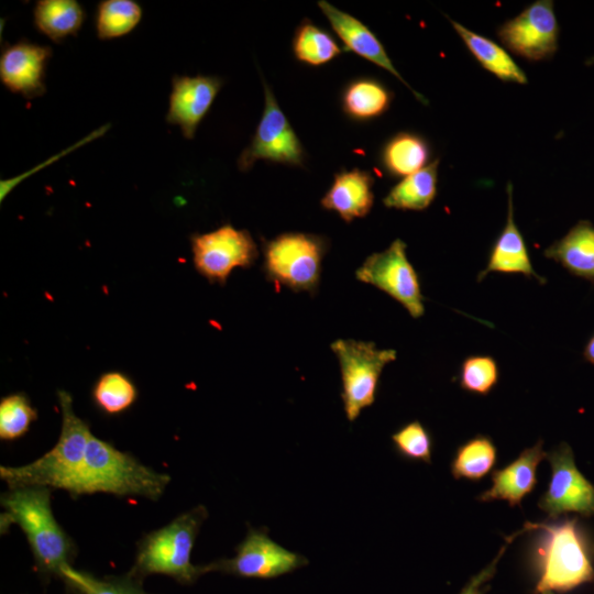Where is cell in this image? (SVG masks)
Listing matches in <instances>:
<instances>
[{
	"instance_id": "8fae6325",
	"label": "cell",
	"mask_w": 594,
	"mask_h": 594,
	"mask_svg": "<svg viewBox=\"0 0 594 594\" xmlns=\"http://www.w3.org/2000/svg\"><path fill=\"white\" fill-rule=\"evenodd\" d=\"M355 275L359 280L377 287L397 300L411 317L424 315L419 278L407 258L406 243L400 239L393 241L386 250L366 257Z\"/></svg>"
},
{
	"instance_id": "4dcf8cb0",
	"label": "cell",
	"mask_w": 594,
	"mask_h": 594,
	"mask_svg": "<svg viewBox=\"0 0 594 594\" xmlns=\"http://www.w3.org/2000/svg\"><path fill=\"white\" fill-rule=\"evenodd\" d=\"M37 419V411L24 393H13L0 400V439L13 441L23 437Z\"/></svg>"
},
{
	"instance_id": "7c38bea8",
	"label": "cell",
	"mask_w": 594,
	"mask_h": 594,
	"mask_svg": "<svg viewBox=\"0 0 594 594\" xmlns=\"http://www.w3.org/2000/svg\"><path fill=\"white\" fill-rule=\"evenodd\" d=\"M308 563L299 553L273 541L265 532L254 528L235 548V556L204 564V572H221L240 578L273 579L290 573Z\"/></svg>"
},
{
	"instance_id": "2e32d148",
	"label": "cell",
	"mask_w": 594,
	"mask_h": 594,
	"mask_svg": "<svg viewBox=\"0 0 594 594\" xmlns=\"http://www.w3.org/2000/svg\"><path fill=\"white\" fill-rule=\"evenodd\" d=\"M318 7L326 15L334 33L342 41L346 50L352 51L360 57L365 58L378 67L387 70L399 81H402L408 89H410L419 102L424 105L428 103L422 95L415 91L403 78L392 63L381 41L363 22L336 8L326 0L318 1Z\"/></svg>"
},
{
	"instance_id": "f546056e",
	"label": "cell",
	"mask_w": 594,
	"mask_h": 594,
	"mask_svg": "<svg viewBox=\"0 0 594 594\" xmlns=\"http://www.w3.org/2000/svg\"><path fill=\"white\" fill-rule=\"evenodd\" d=\"M61 580L75 594H150L143 590L142 580L129 573L98 579L66 564L61 570Z\"/></svg>"
},
{
	"instance_id": "8992f818",
	"label": "cell",
	"mask_w": 594,
	"mask_h": 594,
	"mask_svg": "<svg viewBox=\"0 0 594 594\" xmlns=\"http://www.w3.org/2000/svg\"><path fill=\"white\" fill-rule=\"evenodd\" d=\"M327 240L318 234L285 232L263 246L266 277L294 292L314 293L319 284Z\"/></svg>"
},
{
	"instance_id": "277c9868",
	"label": "cell",
	"mask_w": 594,
	"mask_h": 594,
	"mask_svg": "<svg viewBox=\"0 0 594 594\" xmlns=\"http://www.w3.org/2000/svg\"><path fill=\"white\" fill-rule=\"evenodd\" d=\"M57 399L62 411V428L56 444L29 464L1 465L0 477L9 488L45 486L64 491L79 469L92 432L89 425L75 413L68 392L59 389Z\"/></svg>"
},
{
	"instance_id": "74e56055",
	"label": "cell",
	"mask_w": 594,
	"mask_h": 594,
	"mask_svg": "<svg viewBox=\"0 0 594 594\" xmlns=\"http://www.w3.org/2000/svg\"><path fill=\"white\" fill-rule=\"evenodd\" d=\"M593 556H594V549H593Z\"/></svg>"
},
{
	"instance_id": "5bb4252c",
	"label": "cell",
	"mask_w": 594,
	"mask_h": 594,
	"mask_svg": "<svg viewBox=\"0 0 594 594\" xmlns=\"http://www.w3.org/2000/svg\"><path fill=\"white\" fill-rule=\"evenodd\" d=\"M52 55L50 46L25 38L6 44L0 55L2 85L28 100L43 96L46 91L45 69Z\"/></svg>"
},
{
	"instance_id": "4fadbf2b",
	"label": "cell",
	"mask_w": 594,
	"mask_h": 594,
	"mask_svg": "<svg viewBox=\"0 0 594 594\" xmlns=\"http://www.w3.org/2000/svg\"><path fill=\"white\" fill-rule=\"evenodd\" d=\"M497 37L510 52L530 62L544 61L558 50L559 25L553 1L537 0L504 22Z\"/></svg>"
},
{
	"instance_id": "836d02e7",
	"label": "cell",
	"mask_w": 594,
	"mask_h": 594,
	"mask_svg": "<svg viewBox=\"0 0 594 594\" xmlns=\"http://www.w3.org/2000/svg\"><path fill=\"white\" fill-rule=\"evenodd\" d=\"M531 530H532L531 522H526L525 526L520 530L506 537L505 543L503 544V547L501 548V550L498 551L494 560L491 561L479 573L473 575L459 594H486L488 590L491 588V585L488 584V582L496 574L497 564L499 560L502 559L504 552L506 551L507 547L513 542V540L517 536L521 535L525 531H531Z\"/></svg>"
},
{
	"instance_id": "d590c367",
	"label": "cell",
	"mask_w": 594,
	"mask_h": 594,
	"mask_svg": "<svg viewBox=\"0 0 594 594\" xmlns=\"http://www.w3.org/2000/svg\"><path fill=\"white\" fill-rule=\"evenodd\" d=\"M587 66H591V65H594V56L593 57H590L586 63H585Z\"/></svg>"
},
{
	"instance_id": "7a4b0ae2",
	"label": "cell",
	"mask_w": 594,
	"mask_h": 594,
	"mask_svg": "<svg viewBox=\"0 0 594 594\" xmlns=\"http://www.w3.org/2000/svg\"><path fill=\"white\" fill-rule=\"evenodd\" d=\"M169 482V475L154 471L130 453L91 435L85 458L64 491L74 497L108 493L156 501Z\"/></svg>"
},
{
	"instance_id": "e0dca14e",
	"label": "cell",
	"mask_w": 594,
	"mask_h": 594,
	"mask_svg": "<svg viewBox=\"0 0 594 594\" xmlns=\"http://www.w3.org/2000/svg\"><path fill=\"white\" fill-rule=\"evenodd\" d=\"M547 454L541 439L526 448L513 462L492 473V486L479 495L477 501H505L510 507H520L524 497L536 487L537 469Z\"/></svg>"
},
{
	"instance_id": "30bf717a",
	"label": "cell",
	"mask_w": 594,
	"mask_h": 594,
	"mask_svg": "<svg viewBox=\"0 0 594 594\" xmlns=\"http://www.w3.org/2000/svg\"><path fill=\"white\" fill-rule=\"evenodd\" d=\"M551 477L538 507L549 519L557 520L568 514L594 517V484L578 469L572 448L562 442L548 452Z\"/></svg>"
},
{
	"instance_id": "4316f807",
	"label": "cell",
	"mask_w": 594,
	"mask_h": 594,
	"mask_svg": "<svg viewBox=\"0 0 594 594\" xmlns=\"http://www.w3.org/2000/svg\"><path fill=\"white\" fill-rule=\"evenodd\" d=\"M138 388L122 372L109 371L95 382L91 398L97 408L106 415L114 416L130 409L138 399Z\"/></svg>"
},
{
	"instance_id": "d6986e66",
	"label": "cell",
	"mask_w": 594,
	"mask_h": 594,
	"mask_svg": "<svg viewBox=\"0 0 594 594\" xmlns=\"http://www.w3.org/2000/svg\"><path fill=\"white\" fill-rule=\"evenodd\" d=\"M507 196L508 208L505 227L491 250L485 270L479 274L477 279L482 280L487 274L498 272L522 274L544 284L546 279L538 275L532 267L525 240L515 223L510 183L507 185Z\"/></svg>"
},
{
	"instance_id": "603a6c76",
	"label": "cell",
	"mask_w": 594,
	"mask_h": 594,
	"mask_svg": "<svg viewBox=\"0 0 594 594\" xmlns=\"http://www.w3.org/2000/svg\"><path fill=\"white\" fill-rule=\"evenodd\" d=\"M428 142L411 132H399L392 136L381 152V164L392 177H407L424 167L430 160Z\"/></svg>"
},
{
	"instance_id": "d6a6232c",
	"label": "cell",
	"mask_w": 594,
	"mask_h": 594,
	"mask_svg": "<svg viewBox=\"0 0 594 594\" xmlns=\"http://www.w3.org/2000/svg\"><path fill=\"white\" fill-rule=\"evenodd\" d=\"M392 441L402 457L431 463L432 439L429 431L418 420L402 427L392 436Z\"/></svg>"
},
{
	"instance_id": "ffe728a7",
	"label": "cell",
	"mask_w": 594,
	"mask_h": 594,
	"mask_svg": "<svg viewBox=\"0 0 594 594\" xmlns=\"http://www.w3.org/2000/svg\"><path fill=\"white\" fill-rule=\"evenodd\" d=\"M547 258L560 263L571 274L594 283V226L580 220L560 240L543 251Z\"/></svg>"
},
{
	"instance_id": "1f68e13d",
	"label": "cell",
	"mask_w": 594,
	"mask_h": 594,
	"mask_svg": "<svg viewBox=\"0 0 594 594\" xmlns=\"http://www.w3.org/2000/svg\"><path fill=\"white\" fill-rule=\"evenodd\" d=\"M498 377V366L492 356L472 355L461 365L460 386L469 393L485 396L495 387Z\"/></svg>"
},
{
	"instance_id": "e575fe53",
	"label": "cell",
	"mask_w": 594,
	"mask_h": 594,
	"mask_svg": "<svg viewBox=\"0 0 594 594\" xmlns=\"http://www.w3.org/2000/svg\"><path fill=\"white\" fill-rule=\"evenodd\" d=\"M583 356L585 361L594 365V334L591 337V339L587 341L584 350H583Z\"/></svg>"
},
{
	"instance_id": "9a60e30c",
	"label": "cell",
	"mask_w": 594,
	"mask_h": 594,
	"mask_svg": "<svg viewBox=\"0 0 594 594\" xmlns=\"http://www.w3.org/2000/svg\"><path fill=\"white\" fill-rule=\"evenodd\" d=\"M222 85L217 76H173L166 122L179 127L185 139H194Z\"/></svg>"
},
{
	"instance_id": "ba28073f",
	"label": "cell",
	"mask_w": 594,
	"mask_h": 594,
	"mask_svg": "<svg viewBox=\"0 0 594 594\" xmlns=\"http://www.w3.org/2000/svg\"><path fill=\"white\" fill-rule=\"evenodd\" d=\"M190 248L196 271L210 283L220 285L227 283L234 268H249L258 256L251 233L231 224L190 235Z\"/></svg>"
},
{
	"instance_id": "d4e9b609",
	"label": "cell",
	"mask_w": 594,
	"mask_h": 594,
	"mask_svg": "<svg viewBox=\"0 0 594 594\" xmlns=\"http://www.w3.org/2000/svg\"><path fill=\"white\" fill-rule=\"evenodd\" d=\"M439 160L429 163L422 169L404 177L385 196L383 204L387 208L421 211L436 198Z\"/></svg>"
},
{
	"instance_id": "f1b7e54d",
	"label": "cell",
	"mask_w": 594,
	"mask_h": 594,
	"mask_svg": "<svg viewBox=\"0 0 594 594\" xmlns=\"http://www.w3.org/2000/svg\"><path fill=\"white\" fill-rule=\"evenodd\" d=\"M293 52L299 62L321 66L341 54L342 48L329 32L306 19L295 31Z\"/></svg>"
},
{
	"instance_id": "7402d4cb",
	"label": "cell",
	"mask_w": 594,
	"mask_h": 594,
	"mask_svg": "<svg viewBox=\"0 0 594 594\" xmlns=\"http://www.w3.org/2000/svg\"><path fill=\"white\" fill-rule=\"evenodd\" d=\"M85 19L86 12L76 0H40L33 10L34 26L55 43L77 36Z\"/></svg>"
},
{
	"instance_id": "8d00e7d4",
	"label": "cell",
	"mask_w": 594,
	"mask_h": 594,
	"mask_svg": "<svg viewBox=\"0 0 594 594\" xmlns=\"http://www.w3.org/2000/svg\"><path fill=\"white\" fill-rule=\"evenodd\" d=\"M541 594H554V592L548 591V592H543V593H541Z\"/></svg>"
},
{
	"instance_id": "484cf974",
	"label": "cell",
	"mask_w": 594,
	"mask_h": 594,
	"mask_svg": "<svg viewBox=\"0 0 594 594\" xmlns=\"http://www.w3.org/2000/svg\"><path fill=\"white\" fill-rule=\"evenodd\" d=\"M497 460L493 440L479 435L458 447L450 470L455 480L480 481L492 472Z\"/></svg>"
},
{
	"instance_id": "52a82bcc",
	"label": "cell",
	"mask_w": 594,
	"mask_h": 594,
	"mask_svg": "<svg viewBox=\"0 0 594 594\" xmlns=\"http://www.w3.org/2000/svg\"><path fill=\"white\" fill-rule=\"evenodd\" d=\"M331 350L340 364L344 411L349 421H354L374 403L382 371L396 360V351L353 339H338Z\"/></svg>"
},
{
	"instance_id": "cb8c5ba5",
	"label": "cell",
	"mask_w": 594,
	"mask_h": 594,
	"mask_svg": "<svg viewBox=\"0 0 594 594\" xmlns=\"http://www.w3.org/2000/svg\"><path fill=\"white\" fill-rule=\"evenodd\" d=\"M393 100L392 91L374 78H358L342 91L343 112L356 121H367L385 113Z\"/></svg>"
},
{
	"instance_id": "ac0fdd59",
	"label": "cell",
	"mask_w": 594,
	"mask_h": 594,
	"mask_svg": "<svg viewBox=\"0 0 594 594\" xmlns=\"http://www.w3.org/2000/svg\"><path fill=\"white\" fill-rule=\"evenodd\" d=\"M374 178L360 168L341 170L334 175L329 190L321 198V206L337 212L345 222L369 215L373 207Z\"/></svg>"
},
{
	"instance_id": "5b68a950",
	"label": "cell",
	"mask_w": 594,
	"mask_h": 594,
	"mask_svg": "<svg viewBox=\"0 0 594 594\" xmlns=\"http://www.w3.org/2000/svg\"><path fill=\"white\" fill-rule=\"evenodd\" d=\"M207 516V508L199 505L145 535L138 544L135 561L128 573L139 580L151 574H164L180 584H193L205 574L204 566L194 565L190 557Z\"/></svg>"
},
{
	"instance_id": "44dd1931",
	"label": "cell",
	"mask_w": 594,
	"mask_h": 594,
	"mask_svg": "<svg viewBox=\"0 0 594 594\" xmlns=\"http://www.w3.org/2000/svg\"><path fill=\"white\" fill-rule=\"evenodd\" d=\"M449 20L457 34L483 68L503 81L519 85H526L528 82L524 70L503 46L486 36L469 30L454 20Z\"/></svg>"
},
{
	"instance_id": "83f0119b",
	"label": "cell",
	"mask_w": 594,
	"mask_h": 594,
	"mask_svg": "<svg viewBox=\"0 0 594 594\" xmlns=\"http://www.w3.org/2000/svg\"><path fill=\"white\" fill-rule=\"evenodd\" d=\"M142 15L141 6L134 0H102L96 10L97 36L101 41L124 36L139 25Z\"/></svg>"
},
{
	"instance_id": "6da1fadb",
	"label": "cell",
	"mask_w": 594,
	"mask_h": 594,
	"mask_svg": "<svg viewBox=\"0 0 594 594\" xmlns=\"http://www.w3.org/2000/svg\"><path fill=\"white\" fill-rule=\"evenodd\" d=\"M52 490L45 486L9 488L1 495L4 514L1 529L11 524L21 527L29 541L35 568L44 580L61 579V570L72 564L76 547L56 521L51 507Z\"/></svg>"
},
{
	"instance_id": "9c48e42d",
	"label": "cell",
	"mask_w": 594,
	"mask_h": 594,
	"mask_svg": "<svg viewBox=\"0 0 594 594\" xmlns=\"http://www.w3.org/2000/svg\"><path fill=\"white\" fill-rule=\"evenodd\" d=\"M265 106L251 143L238 158L241 172L250 170L260 161L304 167L305 150L280 109L266 81H263Z\"/></svg>"
},
{
	"instance_id": "3957f363",
	"label": "cell",
	"mask_w": 594,
	"mask_h": 594,
	"mask_svg": "<svg viewBox=\"0 0 594 594\" xmlns=\"http://www.w3.org/2000/svg\"><path fill=\"white\" fill-rule=\"evenodd\" d=\"M534 528L542 532L537 548L535 594L568 593L594 580V543L578 517L534 524Z\"/></svg>"
}]
</instances>
